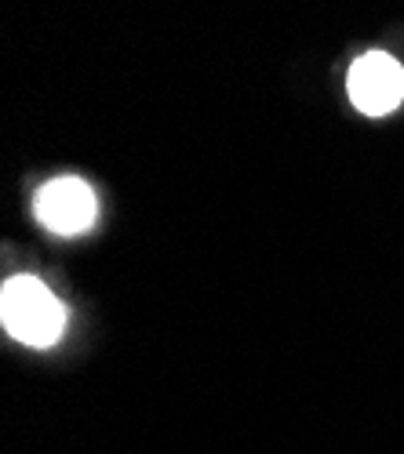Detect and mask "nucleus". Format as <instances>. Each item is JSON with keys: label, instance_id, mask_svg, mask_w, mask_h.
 I'll list each match as a JSON object with an SVG mask.
<instances>
[{"label": "nucleus", "instance_id": "f257e3e1", "mask_svg": "<svg viewBox=\"0 0 404 454\" xmlns=\"http://www.w3.org/2000/svg\"><path fill=\"white\" fill-rule=\"evenodd\" d=\"M0 324L22 346L48 349L66 331V306L36 277H12L0 291Z\"/></svg>", "mask_w": 404, "mask_h": 454}, {"label": "nucleus", "instance_id": "f03ea898", "mask_svg": "<svg viewBox=\"0 0 404 454\" xmlns=\"http://www.w3.org/2000/svg\"><path fill=\"white\" fill-rule=\"evenodd\" d=\"M33 215L55 237H81V233L91 230L95 218H99L95 189L77 175L51 178L48 185H41V193H36Z\"/></svg>", "mask_w": 404, "mask_h": 454}, {"label": "nucleus", "instance_id": "7ed1b4c3", "mask_svg": "<svg viewBox=\"0 0 404 454\" xmlns=\"http://www.w3.org/2000/svg\"><path fill=\"white\" fill-rule=\"evenodd\" d=\"M346 95L360 113L386 117L404 102V66L386 51H364L346 73Z\"/></svg>", "mask_w": 404, "mask_h": 454}]
</instances>
